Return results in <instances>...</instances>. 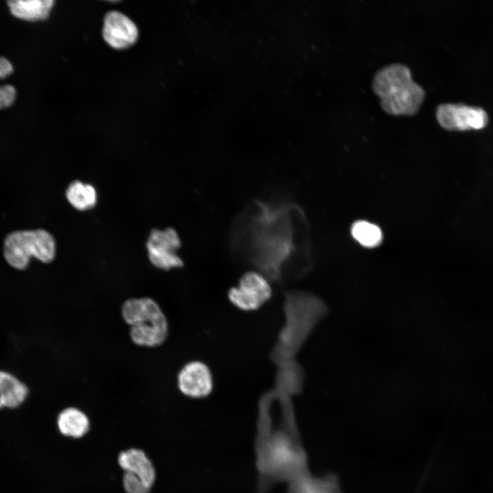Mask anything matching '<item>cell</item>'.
I'll use <instances>...</instances> for the list:
<instances>
[{
    "label": "cell",
    "mask_w": 493,
    "mask_h": 493,
    "mask_svg": "<svg viewBox=\"0 0 493 493\" xmlns=\"http://www.w3.org/2000/svg\"><path fill=\"white\" fill-rule=\"evenodd\" d=\"M301 210L290 202L251 204L236 218L231 243L235 251L272 276L301 258L310 246Z\"/></svg>",
    "instance_id": "obj_1"
},
{
    "label": "cell",
    "mask_w": 493,
    "mask_h": 493,
    "mask_svg": "<svg viewBox=\"0 0 493 493\" xmlns=\"http://www.w3.org/2000/svg\"><path fill=\"white\" fill-rule=\"evenodd\" d=\"M372 89L385 112L392 115H414L425 96L422 86L412 77L405 64L394 63L380 68L374 75Z\"/></svg>",
    "instance_id": "obj_2"
},
{
    "label": "cell",
    "mask_w": 493,
    "mask_h": 493,
    "mask_svg": "<svg viewBox=\"0 0 493 493\" xmlns=\"http://www.w3.org/2000/svg\"><path fill=\"white\" fill-rule=\"evenodd\" d=\"M123 319L129 326V336L136 345L154 348L162 344L168 333L167 318L159 304L147 296L130 298L122 304Z\"/></svg>",
    "instance_id": "obj_3"
},
{
    "label": "cell",
    "mask_w": 493,
    "mask_h": 493,
    "mask_svg": "<svg viewBox=\"0 0 493 493\" xmlns=\"http://www.w3.org/2000/svg\"><path fill=\"white\" fill-rule=\"evenodd\" d=\"M56 245L53 236L45 229L16 231L5 238L3 254L13 268L23 270L31 257L49 263L55 256Z\"/></svg>",
    "instance_id": "obj_4"
},
{
    "label": "cell",
    "mask_w": 493,
    "mask_h": 493,
    "mask_svg": "<svg viewBox=\"0 0 493 493\" xmlns=\"http://www.w3.org/2000/svg\"><path fill=\"white\" fill-rule=\"evenodd\" d=\"M272 294V288L263 274L248 271L242 275L238 286L229 290L228 298L239 309L251 312L268 301Z\"/></svg>",
    "instance_id": "obj_5"
},
{
    "label": "cell",
    "mask_w": 493,
    "mask_h": 493,
    "mask_svg": "<svg viewBox=\"0 0 493 493\" xmlns=\"http://www.w3.org/2000/svg\"><path fill=\"white\" fill-rule=\"evenodd\" d=\"M180 246V238L174 229H153L146 244L149 260L155 267L164 270L182 267L184 262L176 253Z\"/></svg>",
    "instance_id": "obj_6"
},
{
    "label": "cell",
    "mask_w": 493,
    "mask_h": 493,
    "mask_svg": "<svg viewBox=\"0 0 493 493\" xmlns=\"http://www.w3.org/2000/svg\"><path fill=\"white\" fill-rule=\"evenodd\" d=\"M436 117L440 125L448 130L480 129L488 123V115L483 109L463 104L440 105Z\"/></svg>",
    "instance_id": "obj_7"
},
{
    "label": "cell",
    "mask_w": 493,
    "mask_h": 493,
    "mask_svg": "<svg viewBox=\"0 0 493 493\" xmlns=\"http://www.w3.org/2000/svg\"><path fill=\"white\" fill-rule=\"evenodd\" d=\"M177 388L186 396L201 399L207 396L214 388V378L210 368L201 361H191L179 370Z\"/></svg>",
    "instance_id": "obj_8"
},
{
    "label": "cell",
    "mask_w": 493,
    "mask_h": 493,
    "mask_svg": "<svg viewBox=\"0 0 493 493\" xmlns=\"http://www.w3.org/2000/svg\"><path fill=\"white\" fill-rule=\"evenodd\" d=\"M138 35L134 23L118 11L107 13L104 18L103 36L112 47L122 49L134 45Z\"/></svg>",
    "instance_id": "obj_9"
},
{
    "label": "cell",
    "mask_w": 493,
    "mask_h": 493,
    "mask_svg": "<svg viewBox=\"0 0 493 493\" xmlns=\"http://www.w3.org/2000/svg\"><path fill=\"white\" fill-rule=\"evenodd\" d=\"M118 463L125 472L138 477L148 488L153 485L155 474L154 468L145 454L138 449H129L122 452Z\"/></svg>",
    "instance_id": "obj_10"
},
{
    "label": "cell",
    "mask_w": 493,
    "mask_h": 493,
    "mask_svg": "<svg viewBox=\"0 0 493 493\" xmlns=\"http://www.w3.org/2000/svg\"><path fill=\"white\" fill-rule=\"evenodd\" d=\"M28 388L13 375L0 370V409L16 408L28 395Z\"/></svg>",
    "instance_id": "obj_11"
},
{
    "label": "cell",
    "mask_w": 493,
    "mask_h": 493,
    "mask_svg": "<svg viewBox=\"0 0 493 493\" xmlns=\"http://www.w3.org/2000/svg\"><path fill=\"white\" fill-rule=\"evenodd\" d=\"M15 17L27 21H39L48 17L53 0H10L7 2Z\"/></svg>",
    "instance_id": "obj_12"
},
{
    "label": "cell",
    "mask_w": 493,
    "mask_h": 493,
    "mask_svg": "<svg viewBox=\"0 0 493 493\" xmlns=\"http://www.w3.org/2000/svg\"><path fill=\"white\" fill-rule=\"evenodd\" d=\"M57 422L59 430L62 434L74 438L82 436L89 427V420L86 415L75 407H68L62 410Z\"/></svg>",
    "instance_id": "obj_13"
},
{
    "label": "cell",
    "mask_w": 493,
    "mask_h": 493,
    "mask_svg": "<svg viewBox=\"0 0 493 493\" xmlns=\"http://www.w3.org/2000/svg\"><path fill=\"white\" fill-rule=\"evenodd\" d=\"M66 197L76 210L86 211L93 208L97 201L95 188L89 184L79 180L72 181L66 188Z\"/></svg>",
    "instance_id": "obj_14"
},
{
    "label": "cell",
    "mask_w": 493,
    "mask_h": 493,
    "mask_svg": "<svg viewBox=\"0 0 493 493\" xmlns=\"http://www.w3.org/2000/svg\"><path fill=\"white\" fill-rule=\"evenodd\" d=\"M351 231L353 238L364 247L377 246L383 240V233L379 227L366 220L355 222Z\"/></svg>",
    "instance_id": "obj_15"
},
{
    "label": "cell",
    "mask_w": 493,
    "mask_h": 493,
    "mask_svg": "<svg viewBox=\"0 0 493 493\" xmlns=\"http://www.w3.org/2000/svg\"><path fill=\"white\" fill-rule=\"evenodd\" d=\"M123 485L127 493H148L149 488L136 475L125 472Z\"/></svg>",
    "instance_id": "obj_16"
},
{
    "label": "cell",
    "mask_w": 493,
    "mask_h": 493,
    "mask_svg": "<svg viewBox=\"0 0 493 493\" xmlns=\"http://www.w3.org/2000/svg\"><path fill=\"white\" fill-rule=\"evenodd\" d=\"M13 72V66L10 62L5 58L0 57V79H5Z\"/></svg>",
    "instance_id": "obj_17"
}]
</instances>
